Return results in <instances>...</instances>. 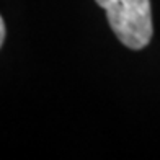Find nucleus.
Masks as SVG:
<instances>
[{"instance_id":"f03ea898","label":"nucleus","mask_w":160,"mask_h":160,"mask_svg":"<svg viewBox=\"0 0 160 160\" xmlns=\"http://www.w3.org/2000/svg\"><path fill=\"white\" fill-rule=\"evenodd\" d=\"M5 41V23H3V18L0 17V48H2Z\"/></svg>"},{"instance_id":"f257e3e1","label":"nucleus","mask_w":160,"mask_h":160,"mask_svg":"<svg viewBox=\"0 0 160 160\" xmlns=\"http://www.w3.org/2000/svg\"><path fill=\"white\" fill-rule=\"evenodd\" d=\"M105 10L113 33L129 49L141 51L154 34L150 0H95Z\"/></svg>"}]
</instances>
